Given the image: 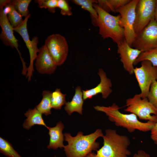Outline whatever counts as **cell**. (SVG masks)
<instances>
[{
	"label": "cell",
	"mask_w": 157,
	"mask_h": 157,
	"mask_svg": "<svg viewBox=\"0 0 157 157\" xmlns=\"http://www.w3.org/2000/svg\"><path fill=\"white\" fill-rule=\"evenodd\" d=\"M103 145L97 150L96 157H129L131 142L125 135L118 134L114 129H107L103 137Z\"/></svg>",
	"instance_id": "cell-4"
},
{
	"label": "cell",
	"mask_w": 157,
	"mask_h": 157,
	"mask_svg": "<svg viewBox=\"0 0 157 157\" xmlns=\"http://www.w3.org/2000/svg\"><path fill=\"white\" fill-rule=\"evenodd\" d=\"M132 157H151L150 155L144 151L140 150L134 154Z\"/></svg>",
	"instance_id": "cell-31"
},
{
	"label": "cell",
	"mask_w": 157,
	"mask_h": 157,
	"mask_svg": "<svg viewBox=\"0 0 157 157\" xmlns=\"http://www.w3.org/2000/svg\"><path fill=\"white\" fill-rule=\"evenodd\" d=\"M98 74L100 78V83L94 88L82 90L84 100L91 99L99 93L101 94L102 98L106 99L112 92L111 88L112 85L111 81L108 78L106 73L102 69H99Z\"/></svg>",
	"instance_id": "cell-14"
},
{
	"label": "cell",
	"mask_w": 157,
	"mask_h": 157,
	"mask_svg": "<svg viewBox=\"0 0 157 157\" xmlns=\"http://www.w3.org/2000/svg\"><path fill=\"white\" fill-rule=\"evenodd\" d=\"M44 44L57 65L63 64L67 59L69 51L66 38L59 34H52L47 37Z\"/></svg>",
	"instance_id": "cell-9"
},
{
	"label": "cell",
	"mask_w": 157,
	"mask_h": 157,
	"mask_svg": "<svg viewBox=\"0 0 157 157\" xmlns=\"http://www.w3.org/2000/svg\"><path fill=\"white\" fill-rule=\"evenodd\" d=\"M58 8L61 10L60 13L63 15L71 16L72 14L70 7L65 0H58Z\"/></svg>",
	"instance_id": "cell-29"
},
{
	"label": "cell",
	"mask_w": 157,
	"mask_h": 157,
	"mask_svg": "<svg viewBox=\"0 0 157 157\" xmlns=\"http://www.w3.org/2000/svg\"><path fill=\"white\" fill-rule=\"evenodd\" d=\"M117 46V53L124 68L130 74H133L135 62L142 52L131 47L125 40Z\"/></svg>",
	"instance_id": "cell-13"
},
{
	"label": "cell",
	"mask_w": 157,
	"mask_h": 157,
	"mask_svg": "<svg viewBox=\"0 0 157 157\" xmlns=\"http://www.w3.org/2000/svg\"><path fill=\"white\" fill-rule=\"evenodd\" d=\"M53 157H56V156H53Z\"/></svg>",
	"instance_id": "cell-35"
},
{
	"label": "cell",
	"mask_w": 157,
	"mask_h": 157,
	"mask_svg": "<svg viewBox=\"0 0 157 157\" xmlns=\"http://www.w3.org/2000/svg\"><path fill=\"white\" fill-rule=\"evenodd\" d=\"M93 6L98 15L97 26L103 39L110 38L117 45L125 40L124 29L121 25L120 15L113 16L105 11L96 3Z\"/></svg>",
	"instance_id": "cell-3"
},
{
	"label": "cell",
	"mask_w": 157,
	"mask_h": 157,
	"mask_svg": "<svg viewBox=\"0 0 157 157\" xmlns=\"http://www.w3.org/2000/svg\"><path fill=\"white\" fill-rule=\"evenodd\" d=\"M35 2L38 3L40 8L47 9L52 13H55L56 8L58 7V0H37Z\"/></svg>",
	"instance_id": "cell-27"
},
{
	"label": "cell",
	"mask_w": 157,
	"mask_h": 157,
	"mask_svg": "<svg viewBox=\"0 0 157 157\" xmlns=\"http://www.w3.org/2000/svg\"><path fill=\"white\" fill-rule=\"evenodd\" d=\"M31 1V0H11L10 3L22 17H26L30 14L28 7Z\"/></svg>",
	"instance_id": "cell-26"
},
{
	"label": "cell",
	"mask_w": 157,
	"mask_h": 157,
	"mask_svg": "<svg viewBox=\"0 0 157 157\" xmlns=\"http://www.w3.org/2000/svg\"><path fill=\"white\" fill-rule=\"evenodd\" d=\"M65 140L68 144L64 148L67 157H85L92 151L96 150L99 147V143L96 141L99 138L104 135L102 130L98 129L94 132L84 135L78 132L74 137L69 133L64 134Z\"/></svg>",
	"instance_id": "cell-1"
},
{
	"label": "cell",
	"mask_w": 157,
	"mask_h": 157,
	"mask_svg": "<svg viewBox=\"0 0 157 157\" xmlns=\"http://www.w3.org/2000/svg\"><path fill=\"white\" fill-rule=\"evenodd\" d=\"M52 92L49 90H44L42 93V98L35 107L42 114L47 116L51 113V109L52 108L51 103Z\"/></svg>",
	"instance_id": "cell-19"
},
{
	"label": "cell",
	"mask_w": 157,
	"mask_h": 157,
	"mask_svg": "<svg viewBox=\"0 0 157 157\" xmlns=\"http://www.w3.org/2000/svg\"><path fill=\"white\" fill-rule=\"evenodd\" d=\"M36 59L35 66L37 71L41 74H51L56 70L57 65L44 44L39 49Z\"/></svg>",
	"instance_id": "cell-15"
},
{
	"label": "cell",
	"mask_w": 157,
	"mask_h": 157,
	"mask_svg": "<svg viewBox=\"0 0 157 157\" xmlns=\"http://www.w3.org/2000/svg\"><path fill=\"white\" fill-rule=\"evenodd\" d=\"M124 111L135 115L140 119L157 122V110L147 98H142L140 93L127 99Z\"/></svg>",
	"instance_id": "cell-5"
},
{
	"label": "cell",
	"mask_w": 157,
	"mask_h": 157,
	"mask_svg": "<svg viewBox=\"0 0 157 157\" xmlns=\"http://www.w3.org/2000/svg\"><path fill=\"white\" fill-rule=\"evenodd\" d=\"M151 131V138L155 144L157 143V122L155 123Z\"/></svg>",
	"instance_id": "cell-30"
},
{
	"label": "cell",
	"mask_w": 157,
	"mask_h": 157,
	"mask_svg": "<svg viewBox=\"0 0 157 157\" xmlns=\"http://www.w3.org/2000/svg\"><path fill=\"white\" fill-rule=\"evenodd\" d=\"M66 94L62 93L59 88H56L52 92L51 103L52 107L55 109H61L62 106L66 102L65 100Z\"/></svg>",
	"instance_id": "cell-24"
},
{
	"label": "cell",
	"mask_w": 157,
	"mask_h": 157,
	"mask_svg": "<svg viewBox=\"0 0 157 157\" xmlns=\"http://www.w3.org/2000/svg\"><path fill=\"white\" fill-rule=\"evenodd\" d=\"M94 108L96 110L105 113L116 126L125 128L130 133L136 130L143 132L150 131L155 123L149 121L142 122L133 113H122L119 111L120 108L115 103L109 106H97Z\"/></svg>",
	"instance_id": "cell-2"
},
{
	"label": "cell",
	"mask_w": 157,
	"mask_h": 157,
	"mask_svg": "<svg viewBox=\"0 0 157 157\" xmlns=\"http://www.w3.org/2000/svg\"><path fill=\"white\" fill-rule=\"evenodd\" d=\"M83 100L81 88L78 86L75 89V93L72 100L65 104V110L69 115L75 112L82 115Z\"/></svg>",
	"instance_id": "cell-17"
},
{
	"label": "cell",
	"mask_w": 157,
	"mask_h": 157,
	"mask_svg": "<svg viewBox=\"0 0 157 157\" xmlns=\"http://www.w3.org/2000/svg\"><path fill=\"white\" fill-rule=\"evenodd\" d=\"M154 19L157 22V0H156V6L155 10Z\"/></svg>",
	"instance_id": "cell-33"
},
{
	"label": "cell",
	"mask_w": 157,
	"mask_h": 157,
	"mask_svg": "<svg viewBox=\"0 0 157 157\" xmlns=\"http://www.w3.org/2000/svg\"><path fill=\"white\" fill-rule=\"evenodd\" d=\"M130 0H98V5L106 12L116 13V10L119 8L128 3Z\"/></svg>",
	"instance_id": "cell-20"
},
{
	"label": "cell",
	"mask_w": 157,
	"mask_h": 157,
	"mask_svg": "<svg viewBox=\"0 0 157 157\" xmlns=\"http://www.w3.org/2000/svg\"><path fill=\"white\" fill-rule=\"evenodd\" d=\"M30 16L31 15L30 14L25 17L23 22L19 26L13 28L14 31L18 33L21 36L29 51L30 62L29 65L27 68V72L26 75V78H28V81H31L33 76V72H34L33 62L37 56V53L39 51V49L37 47V44L38 43V37L35 36L31 40L28 33L27 22Z\"/></svg>",
	"instance_id": "cell-10"
},
{
	"label": "cell",
	"mask_w": 157,
	"mask_h": 157,
	"mask_svg": "<svg viewBox=\"0 0 157 157\" xmlns=\"http://www.w3.org/2000/svg\"><path fill=\"white\" fill-rule=\"evenodd\" d=\"M132 47L142 52L157 48V22L154 18L136 36Z\"/></svg>",
	"instance_id": "cell-11"
},
{
	"label": "cell",
	"mask_w": 157,
	"mask_h": 157,
	"mask_svg": "<svg viewBox=\"0 0 157 157\" xmlns=\"http://www.w3.org/2000/svg\"><path fill=\"white\" fill-rule=\"evenodd\" d=\"M0 152L8 157H22L7 140L0 137Z\"/></svg>",
	"instance_id": "cell-25"
},
{
	"label": "cell",
	"mask_w": 157,
	"mask_h": 157,
	"mask_svg": "<svg viewBox=\"0 0 157 157\" xmlns=\"http://www.w3.org/2000/svg\"><path fill=\"white\" fill-rule=\"evenodd\" d=\"M64 128V125L61 121L58 122L54 127H48L50 137L49 144L47 146L48 149L55 150L59 148H64V135L63 133V131Z\"/></svg>",
	"instance_id": "cell-16"
},
{
	"label": "cell",
	"mask_w": 157,
	"mask_h": 157,
	"mask_svg": "<svg viewBox=\"0 0 157 157\" xmlns=\"http://www.w3.org/2000/svg\"><path fill=\"white\" fill-rule=\"evenodd\" d=\"M147 98L157 110V81L151 84Z\"/></svg>",
	"instance_id": "cell-28"
},
{
	"label": "cell",
	"mask_w": 157,
	"mask_h": 157,
	"mask_svg": "<svg viewBox=\"0 0 157 157\" xmlns=\"http://www.w3.org/2000/svg\"><path fill=\"white\" fill-rule=\"evenodd\" d=\"M72 1L75 4L80 6L82 8L86 10L90 13L93 25L97 26L96 22L98 18L97 13L93 6L94 3H98V0H73Z\"/></svg>",
	"instance_id": "cell-21"
},
{
	"label": "cell",
	"mask_w": 157,
	"mask_h": 157,
	"mask_svg": "<svg viewBox=\"0 0 157 157\" xmlns=\"http://www.w3.org/2000/svg\"><path fill=\"white\" fill-rule=\"evenodd\" d=\"M145 60L149 61L153 66L157 67V48L142 52L135 62L134 65Z\"/></svg>",
	"instance_id": "cell-23"
},
{
	"label": "cell",
	"mask_w": 157,
	"mask_h": 157,
	"mask_svg": "<svg viewBox=\"0 0 157 157\" xmlns=\"http://www.w3.org/2000/svg\"><path fill=\"white\" fill-rule=\"evenodd\" d=\"M85 157H96V154L92 152L89 154Z\"/></svg>",
	"instance_id": "cell-34"
},
{
	"label": "cell",
	"mask_w": 157,
	"mask_h": 157,
	"mask_svg": "<svg viewBox=\"0 0 157 157\" xmlns=\"http://www.w3.org/2000/svg\"><path fill=\"white\" fill-rule=\"evenodd\" d=\"M0 25L1 28L0 39L5 45L10 46L12 48H15L17 49L22 63V70L26 71L27 68L18 49V40L14 35L13 28L8 20L7 15L4 13L3 8L1 7H0Z\"/></svg>",
	"instance_id": "cell-12"
},
{
	"label": "cell",
	"mask_w": 157,
	"mask_h": 157,
	"mask_svg": "<svg viewBox=\"0 0 157 157\" xmlns=\"http://www.w3.org/2000/svg\"><path fill=\"white\" fill-rule=\"evenodd\" d=\"M156 3V0H139L136 7L134 25L136 36L154 18Z\"/></svg>",
	"instance_id": "cell-8"
},
{
	"label": "cell",
	"mask_w": 157,
	"mask_h": 157,
	"mask_svg": "<svg viewBox=\"0 0 157 157\" xmlns=\"http://www.w3.org/2000/svg\"><path fill=\"white\" fill-rule=\"evenodd\" d=\"M10 1V0H0V7L3 8L4 7L8 4Z\"/></svg>",
	"instance_id": "cell-32"
},
{
	"label": "cell",
	"mask_w": 157,
	"mask_h": 157,
	"mask_svg": "<svg viewBox=\"0 0 157 157\" xmlns=\"http://www.w3.org/2000/svg\"><path fill=\"white\" fill-rule=\"evenodd\" d=\"M141 66L134 68V74L140 90L142 98H147L152 83L157 81V67L154 66L149 61L141 62Z\"/></svg>",
	"instance_id": "cell-7"
},
{
	"label": "cell",
	"mask_w": 157,
	"mask_h": 157,
	"mask_svg": "<svg viewBox=\"0 0 157 157\" xmlns=\"http://www.w3.org/2000/svg\"><path fill=\"white\" fill-rule=\"evenodd\" d=\"M139 0H132L127 4L119 8L116 13H119L121 25L124 29L125 40L132 47L136 37L134 30L136 9Z\"/></svg>",
	"instance_id": "cell-6"
},
{
	"label": "cell",
	"mask_w": 157,
	"mask_h": 157,
	"mask_svg": "<svg viewBox=\"0 0 157 157\" xmlns=\"http://www.w3.org/2000/svg\"><path fill=\"white\" fill-rule=\"evenodd\" d=\"M10 1L4 7L3 11L6 14H8V20L12 27L15 28L21 24L24 20L22 15L11 4Z\"/></svg>",
	"instance_id": "cell-22"
},
{
	"label": "cell",
	"mask_w": 157,
	"mask_h": 157,
	"mask_svg": "<svg viewBox=\"0 0 157 157\" xmlns=\"http://www.w3.org/2000/svg\"><path fill=\"white\" fill-rule=\"evenodd\" d=\"M42 114L35 107L33 109H29L24 114L27 118L23 124V128L28 130L32 126L38 125L44 126L47 128L48 126L45 124Z\"/></svg>",
	"instance_id": "cell-18"
},
{
	"label": "cell",
	"mask_w": 157,
	"mask_h": 157,
	"mask_svg": "<svg viewBox=\"0 0 157 157\" xmlns=\"http://www.w3.org/2000/svg\"><path fill=\"white\" fill-rule=\"evenodd\" d=\"M156 144H157V143H156Z\"/></svg>",
	"instance_id": "cell-36"
}]
</instances>
